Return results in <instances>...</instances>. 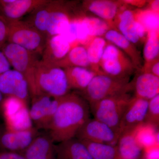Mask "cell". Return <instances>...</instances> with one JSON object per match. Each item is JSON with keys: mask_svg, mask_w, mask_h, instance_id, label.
<instances>
[{"mask_svg": "<svg viewBox=\"0 0 159 159\" xmlns=\"http://www.w3.org/2000/svg\"><path fill=\"white\" fill-rule=\"evenodd\" d=\"M155 128L152 125L144 123L138 126L137 141L143 149L157 145V134H155Z\"/></svg>", "mask_w": 159, "mask_h": 159, "instance_id": "f546056e", "label": "cell"}, {"mask_svg": "<svg viewBox=\"0 0 159 159\" xmlns=\"http://www.w3.org/2000/svg\"><path fill=\"white\" fill-rule=\"evenodd\" d=\"M90 112L88 102L77 93L60 97L57 111L47 129L48 134L54 143L75 138L90 119Z\"/></svg>", "mask_w": 159, "mask_h": 159, "instance_id": "6da1fadb", "label": "cell"}, {"mask_svg": "<svg viewBox=\"0 0 159 159\" xmlns=\"http://www.w3.org/2000/svg\"><path fill=\"white\" fill-rule=\"evenodd\" d=\"M148 100L132 97L122 116L119 126V134L136 128L144 123Z\"/></svg>", "mask_w": 159, "mask_h": 159, "instance_id": "5bb4252c", "label": "cell"}, {"mask_svg": "<svg viewBox=\"0 0 159 159\" xmlns=\"http://www.w3.org/2000/svg\"><path fill=\"white\" fill-rule=\"evenodd\" d=\"M100 67L103 74L118 78H129L136 70L128 56L108 42L103 51Z\"/></svg>", "mask_w": 159, "mask_h": 159, "instance_id": "52a82bcc", "label": "cell"}, {"mask_svg": "<svg viewBox=\"0 0 159 159\" xmlns=\"http://www.w3.org/2000/svg\"><path fill=\"white\" fill-rule=\"evenodd\" d=\"M148 9L159 12V1H150L148 2Z\"/></svg>", "mask_w": 159, "mask_h": 159, "instance_id": "74e56055", "label": "cell"}, {"mask_svg": "<svg viewBox=\"0 0 159 159\" xmlns=\"http://www.w3.org/2000/svg\"><path fill=\"white\" fill-rule=\"evenodd\" d=\"M119 136L117 132L105 123L95 119H89L79 129L75 138L80 141L116 146Z\"/></svg>", "mask_w": 159, "mask_h": 159, "instance_id": "9c48e42d", "label": "cell"}, {"mask_svg": "<svg viewBox=\"0 0 159 159\" xmlns=\"http://www.w3.org/2000/svg\"><path fill=\"white\" fill-rule=\"evenodd\" d=\"M0 159H26L21 154L10 151H0Z\"/></svg>", "mask_w": 159, "mask_h": 159, "instance_id": "d590c367", "label": "cell"}, {"mask_svg": "<svg viewBox=\"0 0 159 159\" xmlns=\"http://www.w3.org/2000/svg\"><path fill=\"white\" fill-rule=\"evenodd\" d=\"M11 67L8 59L0 49V74L10 70Z\"/></svg>", "mask_w": 159, "mask_h": 159, "instance_id": "e575fe53", "label": "cell"}, {"mask_svg": "<svg viewBox=\"0 0 159 159\" xmlns=\"http://www.w3.org/2000/svg\"><path fill=\"white\" fill-rule=\"evenodd\" d=\"M139 70L159 77V58H157L151 62L143 64L142 69Z\"/></svg>", "mask_w": 159, "mask_h": 159, "instance_id": "1f68e13d", "label": "cell"}, {"mask_svg": "<svg viewBox=\"0 0 159 159\" xmlns=\"http://www.w3.org/2000/svg\"><path fill=\"white\" fill-rule=\"evenodd\" d=\"M64 70L70 89L77 90L80 92L84 90L97 75L90 69L80 67H72Z\"/></svg>", "mask_w": 159, "mask_h": 159, "instance_id": "603a6c76", "label": "cell"}, {"mask_svg": "<svg viewBox=\"0 0 159 159\" xmlns=\"http://www.w3.org/2000/svg\"><path fill=\"white\" fill-rule=\"evenodd\" d=\"M8 28L6 21L0 16V49L7 43Z\"/></svg>", "mask_w": 159, "mask_h": 159, "instance_id": "d6a6232c", "label": "cell"}, {"mask_svg": "<svg viewBox=\"0 0 159 159\" xmlns=\"http://www.w3.org/2000/svg\"><path fill=\"white\" fill-rule=\"evenodd\" d=\"M55 145L48 134H39L21 152L26 159H54Z\"/></svg>", "mask_w": 159, "mask_h": 159, "instance_id": "d6986e66", "label": "cell"}, {"mask_svg": "<svg viewBox=\"0 0 159 159\" xmlns=\"http://www.w3.org/2000/svg\"><path fill=\"white\" fill-rule=\"evenodd\" d=\"M1 132H2V131H1V130H0V134H1Z\"/></svg>", "mask_w": 159, "mask_h": 159, "instance_id": "ab89813d", "label": "cell"}, {"mask_svg": "<svg viewBox=\"0 0 159 159\" xmlns=\"http://www.w3.org/2000/svg\"><path fill=\"white\" fill-rule=\"evenodd\" d=\"M60 98L41 95L32 98L29 116L35 128L47 130L58 107Z\"/></svg>", "mask_w": 159, "mask_h": 159, "instance_id": "30bf717a", "label": "cell"}, {"mask_svg": "<svg viewBox=\"0 0 159 159\" xmlns=\"http://www.w3.org/2000/svg\"><path fill=\"white\" fill-rule=\"evenodd\" d=\"M2 112L6 129L19 130L33 127L29 116L28 103L12 97H5Z\"/></svg>", "mask_w": 159, "mask_h": 159, "instance_id": "ba28073f", "label": "cell"}, {"mask_svg": "<svg viewBox=\"0 0 159 159\" xmlns=\"http://www.w3.org/2000/svg\"><path fill=\"white\" fill-rule=\"evenodd\" d=\"M81 141L87 148L92 159H120L116 145Z\"/></svg>", "mask_w": 159, "mask_h": 159, "instance_id": "484cf974", "label": "cell"}, {"mask_svg": "<svg viewBox=\"0 0 159 159\" xmlns=\"http://www.w3.org/2000/svg\"><path fill=\"white\" fill-rule=\"evenodd\" d=\"M0 91L5 97H12L28 103L29 87L22 74L11 70L0 74Z\"/></svg>", "mask_w": 159, "mask_h": 159, "instance_id": "8fae6325", "label": "cell"}, {"mask_svg": "<svg viewBox=\"0 0 159 159\" xmlns=\"http://www.w3.org/2000/svg\"><path fill=\"white\" fill-rule=\"evenodd\" d=\"M4 99H5V97H4L3 94L2 93L1 91H0V113L2 112L3 104V102H4Z\"/></svg>", "mask_w": 159, "mask_h": 159, "instance_id": "f35d334b", "label": "cell"}, {"mask_svg": "<svg viewBox=\"0 0 159 159\" xmlns=\"http://www.w3.org/2000/svg\"><path fill=\"white\" fill-rule=\"evenodd\" d=\"M144 123L158 127L159 124V94L148 101V108Z\"/></svg>", "mask_w": 159, "mask_h": 159, "instance_id": "4dcf8cb0", "label": "cell"}, {"mask_svg": "<svg viewBox=\"0 0 159 159\" xmlns=\"http://www.w3.org/2000/svg\"><path fill=\"white\" fill-rule=\"evenodd\" d=\"M145 157L147 159H159V145L144 148Z\"/></svg>", "mask_w": 159, "mask_h": 159, "instance_id": "836d02e7", "label": "cell"}, {"mask_svg": "<svg viewBox=\"0 0 159 159\" xmlns=\"http://www.w3.org/2000/svg\"><path fill=\"white\" fill-rule=\"evenodd\" d=\"M133 91L132 82L129 78H118L105 74L96 75L83 91L77 93L89 105L102 99Z\"/></svg>", "mask_w": 159, "mask_h": 159, "instance_id": "7a4b0ae2", "label": "cell"}, {"mask_svg": "<svg viewBox=\"0 0 159 159\" xmlns=\"http://www.w3.org/2000/svg\"></svg>", "mask_w": 159, "mask_h": 159, "instance_id": "60d3db41", "label": "cell"}, {"mask_svg": "<svg viewBox=\"0 0 159 159\" xmlns=\"http://www.w3.org/2000/svg\"><path fill=\"white\" fill-rule=\"evenodd\" d=\"M3 18L8 28L7 42L42 55L48 38L44 34L25 21Z\"/></svg>", "mask_w": 159, "mask_h": 159, "instance_id": "5b68a950", "label": "cell"}, {"mask_svg": "<svg viewBox=\"0 0 159 159\" xmlns=\"http://www.w3.org/2000/svg\"><path fill=\"white\" fill-rule=\"evenodd\" d=\"M135 18L147 31H159V12L147 8L134 10Z\"/></svg>", "mask_w": 159, "mask_h": 159, "instance_id": "f1b7e54d", "label": "cell"}, {"mask_svg": "<svg viewBox=\"0 0 159 159\" xmlns=\"http://www.w3.org/2000/svg\"><path fill=\"white\" fill-rule=\"evenodd\" d=\"M51 66L63 69L80 67L90 70L86 49L82 45L72 47L65 57Z\"/></svg>", "mask_w": 159, "mask_h": 159, "instance_id": "cb8c5ba5", "label": "cell"}, {"mask_svg": "<svg viewBox=\"0 0 159 159\" xmlns=\"http://www.w3.org/2000/svg\"><path fill=\"white\" fill-rule=\"evenodd\" d=\"M122 3L114 20V25L117 31L137 47L141 43L136 31L134 10L129 9L128 5Z\"/></svg>", "mask_w": 159, "mask_h": 159, "instance_id": "9a60e30c", "label": "cell"}, {"mask_svg": "<svg viewBox=\"0 0 159 159\" xmlns=\"http://www.w3.org/2000/svg\"><path fill=\"white\" fill-rule=\"evenodd\" d=\"M34 78L38 96L48 95L60 98L70 90L64 69L49 65L41 60L36 65Z\"/></svg>", "mask_w": 159, "mask_h": 159, "instance_id": "3957f363", "label": "cell"}, {"mask_svg": "<svg viewBox=\"0 0 159 159\" xmlns=\"http://www.w3.org/2000/svg\"><path fill=\"white\" fill-rule=\"evenodd\" d=\"M54 159H92L80 140L74 138L55 145Z\"/></svg>", "mask_w": 159, "mask_h": 159, "instance_id": "44dd1931", "label": "cell"}, {"mask_svg": "<svg viewBox=\"0 0 159 159\" xmlns=\"http://www.w3.org/2000/svg\"><path fill=\"white\" fill-rule=\"evenodd\" d=\"M132 82L134 97L148 101L159 94V77L139 70Z\"/></svg>", "mask_w": 159, "mask_h": 159, "instance_id": "ac0fdd59", "label": "cell"}, {"mask_svg": "<svg viewBox=\"0 0 159 159\" xmlns=\"http://www.w3.org/2000/svg\"><path fill=\"white\" fill-rule=\"evenodd\" d=\"M122 4V1L87 0L83 2L82 8L95 15L96 17L105 21L112 29H116L114 20Z\"/></svg>", "mask_w": 159, "mask_h": 159, "instance_id": "2e32d148", "label": "cell"}, {"mask_svg": "<svg viewBox=\"0 0 159 159\" xmlns=\"http://www.w3.org/2000/svg\"><path fill=\"white\" fill-rule=\"evenodd\" d=\"M72 47L70 43L62 34L48 38L41 60L52 66L65 57Z\"/></svg>", "mask_w": 159, "mask_h": 159, "instance_id": "e0dca14e", "label": "cell"}, {"mask_svg": "<svg viewBox=\"0 0 159 159\" xmlns=\"http://www.w3.org/2000/svg\"><path fill=\"white\" fill-rule=\"evenodd\" d=\"M1 50L8 59L11 66L22 74L28 82L31 98L38 96L34 72L40 60L38 54L11 43H6Z\"/></svg>", "mask_w": 159, "mask_h": 159, "instance_id": "277c9868", "label": "cell"}, {"mask_svg": "<svg viewBox=\"0 0 159 159\" xmlns=\"http://www.w3.org/2000/svg\"><path fill=\"white\" fill-rule=\"evenodd\" d=\"M124 4H126L128 6H138V7H143L148 3L146 1H122Z\"/></svg>", "mask_w": 159, "mask_h": 159, "instance_id": "8d00e7d4", "label": "cell"}, {"mask_svg": "<svg viewBox=\"0 0 159 159\" xmlns=\"http://www.w3.org/2000/svg\"><path fill=\"white\" fill-rule=\"evenodd\" d=\"M133 97L125 93L102 99L89 105L90 111L94 119L105 123L119 134L121 119Z\"/></svg>", "mask_w": 159, "mask_h": 159, "instance_id": "8992f818", "label": "cell"}, {"mask_svg": "<svg viewBox=\"0 0 159 159\" xmlns=\"http://www.w3.org/2000/svg\"><path fill=\"white\" fill-rule=\"evenodd\" d=\"M107 41L102 37L93 38L85 45L88 58L91 70L97 75L103 74L101 70L100 63Z\"/></svg>", "mask_w": 159, "mask_h": 159, "instance_id": "d4e9b609", "label": "cell"}, {"mask_svg": "<svg viewBox=\"0 0 159 159\" xmlns=\"http://www.w3.org/2000/svg\"><path fill=\"white\" fill-rule=\"evenodd\" d=\"M159 31H148L143 49L144 63L159 58Z\"/></svg>", "mask_w": 159, "mask_h": 159, "instance_id": "4316f807", "label": "cell"}, {"mask_svg": "<svg viewBox=\"0 0 159 159\" xmlns=\"http://www.w3.org/2000/svg\"><path fill=\"white\" fill-rule=\"evenodd\" d=\"M103 37L123 51L133 63L136 68L140 70L143 65V59L136 46L122 35L116 29H111Z\"/></svg>", "mask_w": 159, "mask_h": 159, "instance_id": "ffe728a7", "label": "cell"}, {"mask_svg": "<svg viewBox=\"0 0 159 159\" xmlns=\"http://www.w3.org/2000/svg\"><path fill=\"white\" fill-rule=\"evenodd\" d=\"M83 20L88 30L91 38L102 37L107 32L112 29L105 21L95 16H89L84 14Z\"/></svg>", "mask_w": 159, "mask_h": 159, "instance_id": "83f0119b", "label": "cell"}, {"mask_svg": "<svg viewBox=\"0 0 159 159\" xmlns=\"http://www.w3.org/2000/svg\"><path fill=\"white\" fill-rule=\"evenodd\" d=\"M37 129L31 128L19 130L6 129L0 134V148L8 151L20 153L29 147L39 134Z\"/></svg>", "mask_w": 159, "mask_h": 159, "instance_id": "7c38bea8", "label": "cell"}, {"mask_svg": "<svg viewBox=\"0 0 159 159\" xmlns=\"http://www.w3.org/2000/svg\"><path fill=\"white\" fill-rule=\"evenodd\" d=\"M138 126L124 132L119 136L116 146L120 159H138L141 155L143 148L137 141Z\"/></svg>", "mask_w": 159, "mask_h": 159, "instance_id": "7402d4cb", "label": "cell"}, {"mask_svg": "<svg viewBox=\"0 0 159 159\" xmlns=\"http://www.w3.org/2000/svg\"><path fill=\"white\" fill-rule=\"evenodd\" d=\"M49 0H0V16L11 20H20L31 14Z\"/></svg>", "mask_w": 159, "mask_h": 159, "instance_id": "4fadbf2b", "label": "cell"}]
</instances>
